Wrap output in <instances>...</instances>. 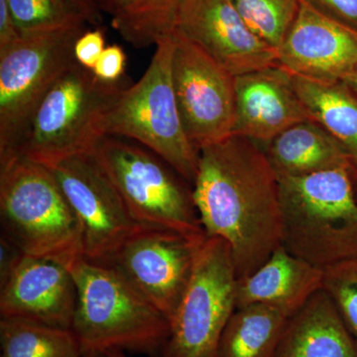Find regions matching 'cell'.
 <instances>
[{"instance_id": "e0dca14e", "label": "cell", "mask_w": 357, "mask_h": 357, "mask_svg": "<svg viewBox=\"0 0 357 357\" xmlns=\"http://www.w3.org/2000/svg\"><path fill=\"white\" fill-rule=\"evenodd\" d=\"M324 271L279 246L253 273L237 279L236 309L264 305L290 318L323 289Z\"/></svg>"}, {"instance_id": "8d00e7d4", "label": "cell", "mask_w": 357, "mask_h": 357, "mask_svg": "<svg viewBox=\"0 0 357 357\" xmlns=\"http://www.w3.org/2000/svg\"><path fill=\"white\" fill-rule=\"evenodd\" d=\"M73 1H74V0H73ZM74 2H75V1H74ZM75 4H76V2H75ZM76 6H77V4H76ZM77 7H79V6H77Z\"/></svg>"}, {"instance_id": "f546056e", "label": "cell", "mask_w": 357, "mask_h": 357, "mask_svg": "<svg viewBox=\"0 0 357 357\" xmlns=\"http://www.w3.org/2000/svg\"><path fill=\"white\" fill-rule=\"evenodd\" d=\"M24 253L6 236L0 239V286L3 285L24 257Z\"/></svg>"}, {"instance_id": "d6a6232c", "label": "cell", "mask_w": 357, "mask_h": 357, "mask_svg": "<svg viewBox=\"0 0 357 357\" xmlns=\"http://www.w3.org/2000/svg\"><path fill=\"white\" fill-rule=\"evenodd\" d=\"M342 83L347 84L349 89L357 96V67L352 70L351 75L344 79Z\"/></svg>"}, {"instance_id": "5bb4252c", "label": "cell", "mask_w": 357, "mask_h": 357, "mask_svg": "<svg viewBox=\"0 0 357 357\" xmlns=\"http://www.w3.org/2000/svg\"><path fill=\"white\" fill-rule=\"evenodd\" d=\"M175 31L234 77L279 65L276 49L251 32L231 0H184Z\"/></svg>"}, {"instance_id": "ffe728a7", "label": "cell", "mask_w": 357, "mask_h": 357, "mask_svg": "<svg viewBox=\"0 0 357 357\" xmlns=\"http://www.w3.org/2000/svg\"><path fill=\"white\" fill-rule=\"evenodd\" d=\"M292 76L294 88L311 115L340 143L357 201V96L342 82L319 84Z\"/></svg>"}, {"instance_id": "44dd1931", "label": "cell", "mask_w": 357, "mask_h": 357, "mask_svg": "<svg viewBox=\"0 0 357 357\" xmlns=\"http://www.w3.org/2000/svg\"><path fill=\"white\" fill-rule=\"evenodd\" d=\"M287 317L264 306L236 309L218 345V357H275Z\"/></svg>"}, {"instance_id": "9c48e42d", "label": "cell", "mask_w": 357, "mask_h": 357, "mask_svg": "<svg viewBox=\"0 0 357 357\" xmlns=\"http://www.w3.org/2000/svg\"><path fill=\"white\" fill-rule=\"evenodd\" d=\"M236 284L229 244L206 236L160 357H218L220 338L236 311Z\"/></svg>"}, {"instance_id": "d4e9b609", "label": "cell", "mask_w": 357, "mask_h": 357, "mask_svg": "<svg viewBox=\"0 0 357 357\" xmlns=\"http://www.w3.org/2000/svg\"><path fill=\"white\" fill-rule=\"evenodd\" d=\"M8 3L21 35L88 23L73 0H8Z\"/></svg>"}, {"instance_id": "4dcf8cb0", "label": "cell", "mask_w": 357, "mask_h": 357, "mask_svg": "<svg viewBox=\"0 0 357 357\" xmlns=\"http://www.w3.org/2000/svg\"><path fill=\"white\" fill-rule=\"evenodd\" d=\"M20 37L8 0H0V51L6 50Z\"/></svg>"}, {"instance_id": "ba28073f", "label": "cell", "mask_w": 357, "mask_h": 357, "mask_svg": "<svg viewBox=\"0 0 357 357\" xmlns=\"http://www.w3.org/2000/svg\"><path fill=\"white\" fill-rule=\"evenodd\" d=\"M84 25L22 34L0 51V163L13 158L47 93L76 63Z\"/></svg>"}, {"instance_id": "d590c367", "label": "cell", "mask_w": 357, "mask_h": 357, "mask_svg": "<svg viewBox=\"0 0 357 357\" xmlns=\"http://www.w3.org/2000/svg\"><path fill=\"white\" fill-rule=\"evenodd\" d=\"M84 357H107L105 354H100V352H89L84 354Z\"/></svg>"}, {"instance_id": "8fae6325", "label": "cell", "mask_w": 357, "mask_h": 357, "mask_svg": "<svg viewBox=\"0 0 357 357\" xmlns=\"http://www.w3.org/2000/svg\"><path fill=\"white\" fill-rule=\"evenodd\" d=\"M79 222L84 259L107 264L130 237L145 229L130 215L93 154L50 168Z\"/></svg>"}, {"instance_id": "603a6c76", "label": "cell", "mask_w": 357, "mask_h": 357, "mask_svg": "<svg viewBox=\"0 0 357 357\" xmlns=\"http://www.w3.org/2000/svg\"><path fill=\"white\" fill-rule=\"evenodd\" d=\"M0 357H84L70 328L0 319Z\"/></svg>"}, {"instance_id": "7c38bea8", "label": "cell", "mask_w": 357, "mask_h": 357, "mask_svg": "<svg viewBox=\"0 0 357 357\" xmlns=\"http://www.w3.org/2000/svg\"><path fill=\"white\" fill-rule=\"evenodd\" d=\"M206 238L145 227L105 265L119 272L170 321L189 285L197 255Z\"/></svg>"}, {"instance_id": "ac0fdd59", "label": "cell", "mask_w": 357, "mask_h": 357, "mask_svg": "<svg viewBox=\"0 0 357 357\" xmlns=\"http://www.w3.org/2000/svg\"><path fill=\"white\" fill-rule=\"evenodd\" d=\"M275 357H357V342L321 289L287 319Z\"/></svg>"}, {"instance_id": "30bf717a", "label": "cell", "mask_w": 357, "mask_h": 357, "mask_svg": "<svg viewBox=\"0 0 357 357\" xmlns=\"http://www.w3.org/2000/svg\"><path fill=\"white\" fill-rule=\"evenodd\" d=\"M173 36L174 91L185 134L199 151L234 134L236 77L178 32Z\"/></svg>"}, {"instance_id": "83f0119b", "label": "cell", "mask_w": 357, "mask_h": 357, "mask_svg": "<svg viewBox=\"0 0 357 357\" xmlns=\"http://www.w3.org/2000/svg\"><path fill=\"white\" fill-rule=\"evenodd\" d=\"M105 48V34L102 30L84 31L75 44L76 62L82 67L93 70Z\"/></svg>"}, {"instance_id": "836d02e7", "label": "cell", "mask_w": 357, "mask_h": 357, "mask_svg": "<svg viewBox=\"0 0 357 357\" xmlns=\"http://www.w3.org/2000/svg\"><path fill=\"white\" fill-rule=\"evenodd\" d=\"M112 1H114V0H96V3H98L100 10L109 13L110 8H112Z\"/></svg>"}, {"instance_id": "7402d4cb", "label": "cell", "mask_w": 357, "mask_h": 357, "mask_svg": "<svg viewBox=\"0 0 357 357\" xmlns=\"http://www.w3.org/2000/svg\"><path fill=\"white\" fill-rule=\"evenodd\" d=\"M184 0H114L109 14L112 27L135 48L158 43L175 31Z\"/></svg>"}, {"instance_id": "9a60e30c", "label": "cell", "mask_w": 357, "mask_h": 357, "mask_svg": "<svg viewBox=\"0 0 357 357\" xmlns=\"http://www.w3.org/2000/svg\"><path fill=\"white\" fill-rule=\"evenodd\" d=\"M77 297L76 282L69 268L24 255L0 286V316L72 328Z\"/></svg>"}, {"instance_id": "7a4b0ae2", "label": "cell", "mask_w": 357, "mask_h": 357, "mask_svg": "<svg viewBox=\"0 0 357 357\" xmlns=\"http://www.w3.org/2000/svg\"><path fill=\"white\" fill-rule=\"evenodd\" d=\"M77 286L73 333L84 354L121 351L160 357L170 321L114 268L82 258L70 268Z\"/></svg>"}, {"instance_id": "8992f818", "label": "cell", "mask_w": 357, "mask_h": 357, "mask_svg": "<svg viewBox=\"0 0 357 357\" xmlns=\"http://www.w3.org/2000/svg\"><path fill=\"white\" fill-rule=\"evenodd\" d=\"M173 33L156 44L139 81L123 89L107 115L105 132L147 148L192 185L199 151L185 134L174 91Z\"/></svg>"}, {"instance_id": "f1b7e54d", "label": "cell", "mask_w": 357, "mask_h": 357, "mask_svg": "<svg viewBox=\"0 0 357 357\" xmlns=\"http://www.w3.org/2000/svg\"><path fill=\"white\" fill-rule=\"evenodd\" d=\"M321 13L357 29V0H306Z\"/></svg>"}, {"instance_id": "3957f363", "label": "cell", "mask_w": 357, "mask_h": 357, "mask_svg": "<svg viewBox=\"0 0 357 357\" xmlns=\"http://www.w3.org/2000/svg\"><path fill=\"white\" fill-rule=\"evenodd\" d=\"M0 220L25 255L69 269L84 258L79 222L48 167L22 156L0 163Z\"/></svg>"}, {"instance_id": "5b68a950", "label": "cell", "mask_w": 357, "mask_h": 357, "mask_svg": "<svg viewBox=\"0 0 357 357\" xmlns=\"http://www.w3.org/2000/svg\"><path fill=\"white\" fill-rule=\"evenodd\" d=\"M131 84L126 77L116 83L100 81L75 63L40 103L16 156L53 168L93 153L107 137V115Z\"/></svg>"}, {"instance_id": "52a82bcc", "label": "cell", "mask_w": 357, "mask_h": 357, "mask_svg": "<svg viewBox=\"0 0 357 357\" xmlns=\"http://www.w3.org/2000/svg\"><path fill=\"white\" fill-rule=\"evenodd\" d=\"M93 154L135 222L206 238L192 189L163 159L138 143L114 136L103 138Z\"/></svg>"}, {"instance_id": "2e32d148", "label": "cell", "mask_w": 357, "mask_h": 357, "mask_svg": "<svg viewBox=\"0 0 357 357\" xmlns=\"http://www.w3.org/2000/svg\"><path fill=\"white\" fill-rule=\"evenodd\" d=\"M311 115L280 65L236 77L234 134L264 148L270 141Z\"/></svg>"}, {"instance_id": "1f68e13d", "label": "cell", "mask_w": 357, "mask_h": 357, "mask_svg": "<svg viewBox=\"0 0 357 357\" xmlns=\"http://www.w3.org/2000/svg\"><path fill=\"white\" fill-rule=\"evenodd\" d=\"M77 6L83 11L84 17L89 24L98 25L102 22L100 8L96 0H74Z\"/></svg>"}, {"instance_id": "cb8c5ba5", "label": "cell", "mask_w": 357, "mask_h": 357, "mask_svg": "<svg viewBox=\"0 0 357 357\" xmlns=\"http://www.w3.org/2000/svg\"><path fill=\"white\" fill-rule=\"evenodd\" d=\"M251 32L278 49L300 8V0H231Z\"/></svg>"}, {"instance_id": "d6986e66", "label": "cell", "mask_w": 357, "mask_h": 357, "mask_svg": "<svg viewBox=\"0 0 357 357\" xmlns=\"http://www.w3.org/2000/svg\"><path fill=\"white\" fill-rule=\"evenodd\" d=\"M262 149L279 178L347 169L340 143L314 119L294 124Z\"/></svg>"}, {"instance_id": "4fadbf2b", "label": "cell", "mask_w": 357, "mask_h": 357, "mask_svg": "<svg viewBox=\"0 0 357 357\" xmlns=\"http://www.w3.org/2000/svg\"><path fill=\"white\" fill-rule=\"evenodd\" d=\"M277 55L279 65L294 76L319 84L340 83L357 67V29L300 0Z\"/></svg>"}, {"instance_id": "484cf974", "label": "cell", "mask_w": 357, "mask_h": 357, "mask_svg": "<svg viewBox=\"0 0 357 357\" xmlns=\"http://www.w3.org/2000/svg\"><path fill=\"white\" fill-rule=\"evenodd\" d=\"M323 290L357 342V257L324 270Z\"/></svg>"}, {"instance_id": "6da1fadb", "label": "cell", "mask_w": 357, "mask_h": 357, "mask_svg": "<svg viewBox=\"0 0 357 357\" xmlns=\"http://www.w3.org/2000/svg\"><path fill=\"white\" fill-rule=\"evenodd\" d=\"M192 189L206 236L229 244L237 279L282 245L279 178L253 141L232 134L201 148Z\"/></svg>"}, {"instance_id": "e575fe53", "label": "cell", "mask_w": 357, "mask_h": 357, "mask_svg": "<svg viewBox=\"0 0 357 357\" xmlns=\"http://www.w3.org/2000/svg\"><path fill=\"white\" fill-rule=\"evenodd\" d=\"M105 354L107 357H128L126 352L121 351H109L105 352Z\"/></svg>"}, {"instance_id": "4316f807", "label": "cell", "mask_w": 357, "mask_h": 357, "mask_svg": "<svg viewBox=\"0 0 357 357\" xmlns=\"http://www.w3.org/2000/svg\"><path fill=\"white\" fill-rule=\"evenodd\" d=\"M126 54L119 45H109L93 69L95 76L107 83H116L126 77Z\"/></svg>"}, {"instance_id": "277c9868", "label": "cell", "mask_w": 357, "mask_h": 357, "mask_svg": "<svg viewBox=\"0 0 357 357\" xmlns=\"http://www.w3.org/2000/svg\"><path fill=\"white\" fill-rule=\"evenodd\" d=\"M282 245L312 266L357 257V201L347 169L279 178Z\"/></svg>"}]
</instances>
